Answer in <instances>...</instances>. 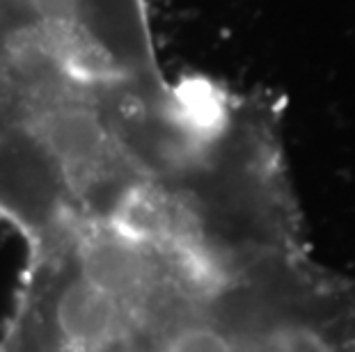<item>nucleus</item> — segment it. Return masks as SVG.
Wrapping results in <instances>:
<instances>
[{
	"mask_svg": "<svg viewBox=\"0 0 355 352\" xmlns=\"http://www.w3.org/2000/svg\"><path fill=\"white\" fill-rule=\"evenodd\" d=\"M168 80L147 0H0V99L101 108Z\"/></svg>",
	"mask_w": 355,
	"mask_h": 352,
	"instance_id": "1",
	"label": "nucleus"
}]
</instances>
